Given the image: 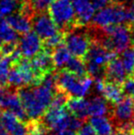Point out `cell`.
Returning a JSON list of instances; mask_svg holds the SVG:
<instances>
[{"label": "cell", "mask_w": 134, "mask_h": 135, "mask_svg": "<svg viewBox=\"0 0 134 135\" xmlns=\"http://www.w3.org/2000/svg\"><path fill=\"white\" fill-rule=\"evenodd\" d=\"M55 82L56 89L64 92L69 98H84L93 84V78L88 75L78 77L63 68L55 73Z\"/></svg>", "instance_id": "cell-1"}, {"label": "cell", "mask_w": 134, "mask_h": 135, "mask_svg": "<svg viewBox=\"0 0 134 135\" xmlns=\"http://www.w3.org/2000/svg\"><path fill=\"white\" fill-rule=\"evenodd\" d=\"M93 25L98 28L109 25L130 23L129 9L120 2H112L107 7L99 9L94 15Z\"/></svg>", "instance_id": "cell-2"}, {"label": "cell", "mask_w": 134, "mask_h": 135, "mask_svg": "<svg viewBox=\"0 0 134 135\" xmlns=\"http://www.w3.org/2000/svg\"><path fill=\"white\" fill-rule=\"evenodd\" d=\"M84 26H75L63 32V43L71 55L84 59L89 49L91 40L86 30H83Z\"/></svg>", "instance_id": "cell-3"}, {"label": "cell", "mask_w": 134, "mask_h": 135, "mask_svg": "<svg viewBox=\"0 0 134 135\" xmlns=\"http://www.w3.org/2000/svg\"><path fill=\"white\" fill-rule=\"evenodd\" d=\"M47 11L63 32L75 26V14L71 0H54Z\"/></svg>", "instance_id": "cell-4"}, {"label": "cell", "mask_w": 134, "mask_h": 135, "mask_svg": "<svg viewBox=\"0 0 134 135\" xmlns=\"http://www.w3.org/2000/svg\"><path fill=\"white\" fill-rule=\"evenodd\" d=\"M0 109L11 111L22 122L29 120L20 102L18 88L9 85L0 86Z\"/></svg>", "instance_id": "cell-5"}, {"label": "cell", "mask_w": 134, "mask_h": 135, "mask_svg": "<svg viewBox=\"0 0 134 135\" xmlns=\"http://www.w3.org/2000/svg\"><path fill=\"white\" fill-rule=\"evenodd\" d=\"M19 99L29 119H39L47 109L34 94L32 85L18 88Z\"/></svg>", "instance_id": "cell-6"}, {"label": "cell", "mask_w": 134, "mask_h": 135, "mask_svg": "<svg viewBox=\"0 0 134 135\" xmlns=\"http://www.w3.org/2000/svg\"><path fill=\"white\" fill-rule=\"evenodd\" d=\"M134 114V100L125 96L120 101L112 106L109 119L112 121L114 129L120 128L129 124Z\"/></svg>", "instance_id": "cell-7"}, {"label": "cell", "mask_w": 134, "mask_h": 135, "mask_svg": "<svg viewBox=\"0 0 134 135\" xmlns=\"http://www.w3.org/2000/svg\"><path fill=\"white\" fill-rule=\"evenodd\" d=\"M31 26H33L34 32L42 41L59 31V28L46 11L35 13L31 18Z\"/></svg>", "instance_id": "cell-8"}, {"label": "cell", "mask_w": 134, "mask_h": 135, "mask_svg": "<svg viewBox=\"0 0 134 135\" xmlns=\"http://www.w3.org/2000/svg\"><path fill=\"white\" fill-rule=\"evenodd\" d=\"M18 49L24 58L31 59L43 49L42 40L34 31H28L22 34L18 41Z\"/></svg>", "instance_id": "cell-9"}, {"label": "cell", "mask_w": 134, "mask_h": 135, "mask_svg": "<svg viewBox=\"0 0 134 135\" xmlns=\"http://www.w3.org/2000/svg\"><path fill=\"white\" fill-rule=\"evenodd\" d=\"M117 56H118V54H116L115 52L107 50L98 43L91 41L84 61L85 62H88V64H92L105 68L107 62Z\"/></svg>", "instance_id": "cell-10"}, {"label": "cell", "mask_w": 134, "mask_h": 135, "mask_svg": "<svg viewBox=\"0 0 134 135\" xmlns=\"http://www.w3.org/2000/svg\"><path fill=\"white\" fill-rule=\"evenodd\" d=\"M31 64L39 84L46 74L53 72L55 70L52 62L51 51L44 48L31 59Z\"/></svg>", "instance_id": "cell-11"}, {"label": "cell", "mask_w": 134, "mask_h": 135, "mask_svg": "<svg viewBox=\"0 0 134 135\" xmlns=\"http://www.w3.org/2000/svg\"><path fill=\"white\" fill-rule=\"evenodd\" d=\"M75 14V26H86L90 23L95 15L94 8L90 0H71Z\"/></svg>", "instance_id": "cell-12"}, {"label": "cell", "mask_w": 134, "mask_h": 135, "mask_svg": "<svg viewBox=\"0 0 134 135\" xmlns=\"http://www.w3.org/2000/svg\"><path fill=\"white\" fill-rule=\"evenodd\" d=\"M128 75L126 73L124 66L121 62L120 58L118 56L115 57L111 61H109L105 66V78L104 80L113 82L118 85H122Z\"/></svg>", "instance_id": "cell-13"}, {"label": "cell", "mask_w": 134, "mask_h": 135, "mask_svg": "<svg viewBox=\"0 0 134 135\" xmlns=\"http://www.w3.org/2000/svg\"><path fill=\"white\" fill-rule=\"evenodd\" d=\"M67 110L77 119L86 122L88 117V101L84 98H69L65 104Z\"/></svg>", "instance_id": "cell-14"}, {"label": "cell", "mask_w": 134, "mask_h": 135, "mask_svg": "<svg viewBox=\"0 0 134 135\" xmlns=\"http://www.w3.org/2000/svg\"><path fill=\"white\" fill-rule=\"evenodd\" d=\"M6 21L17 33L21 35L31 30V18L19 12L6 17Z\"/></svg>", "instance_id": "cell-15"}, {"label": "cell", "mask_w": 134, "mask_h": 135, "mask_svg": "<svg viewBox=\"0 0 134 135\" xmlns=\"http://www.w3.org/2000/svg\"><path fill=\"white\" fill-rule=\"evenodd\" d=\"M87 122L92 126L97 135H112L114 126L112 121L106 116H90Z\"/></svg>", "instance_id": "cell-16"}, {"label": "cell", "mask_w": 134, "mask_h": 135, "mask_svg": "<svg viewBox=\"0 0 134 135\" xmlns=\"http://www.w3.org/2000/svg\"><path fill=\"white\" fill-rule=\"evenodd\" d=\"M101 94L103 95L104 98L111 105H115L125 97L122 91L121 85L106 80H104V86Z\"/></svg>", "instance_id": "cell-17"}, {"label": "cell", "mask_w": 134, "mask_h": 135, "mask_svg": "<svg viewBox=\"0 0 134 135\" xmlns=\"http://www.w3.org/2000/svg\"><path fill=\"white\" fill-rule=\"evenodd\" d=\"M112 106L102 97H95L88 101V115L89 116H106L110 114Z\"/></svg>", "instance_id": "cell-18"}, {"label": "cell", "mask_w": 134, "mask_h": 135, "mask_svg": "<svg viewBox=\"0 0 134 135\" xmlns=\"http://www.w3.org/2000/svg\"><path fill=\"white\" fill-rule=\"evenodd\" d=\"M51 54H52V59L54 68L58 70L64 68L65 64H67L69 59L71 58V54H70V52L68 51L66 46L63 43H62V44L58 45L54 49H52L51 51Z\"/></svg>", "instance_id": "cell-19"}, {"label": "cell", "mask_w": 134, "mask_h": 135, "mask_svg": "<svg viewBox=\"0 0 134 135\" xmlns=\"http://www.w3.org/2000/svg\"><path fill=\"white\" fill-rule=\"evenodd\" d=\"M64 69H66L70 73L73 74L78 77H84L87 75L86 62H85L84 59L78 58V57H71L67 64H65Z\"/></svg>", "instance_id": "cell-20"}, {"label": "cell", "mask_w": 134, "mask_h": 135, "mask_svg": "<svg viewBox=\"0 0 134 135\" xmlns=\"http://www.w3.org/2000/svg\"><path fill=\"white\" fill-rule=\"evenodd\" d=\"M18 33L8 25L6 20L0 18V43L3 41H18Z\"/></svg>", "instance_id": "cell-21"}, {"label": "cell", "mask_w": 134, "mask_h": 135, "mask_svg": "<svg viewBox=\"0 0 134 135\" xmlns=\"http://www.w3.org/2000/svg\"><path fill=\"white\" fill-rule=\"evenodd\" d=\"M22 0H0V18H6L18 11Z\"/></svg>", "instance_id": "cell-22"}, {"label": "cell", "mask_w": 134, "mask_h": 135, "mask_svg": "<svg viewBox=\"0 0 134 135\" xmlns=\"http://www.w3.org/2000/svg\"><path fill=\"white\" fill-rule=\"evenodd\" d=\"M121 62L128 76H134V52L131 47L121 52Z\"/></svg>", "instance_id": "cell-23"}, {"label": "cell", "mask_w": 134, "mask_h": 135, "mask_svg": "<svg viewBox=\"0 0 134 135\" xmlns=\"http://www.w3.org/2000/svg\"><path fill=\"white\" fill-rule=\"evenodd\" d=\"M11 67L9 56H0V86L7 85V76Z\"/></svg>", "instance_id": "cell-24"}, {"label": "cell", "mask_w": 134, "mask_h": 135, "mask_svg": "<svg viewBox=\"0 0 134 135\" xmlns=\"http://www.w3.org/2000/svg\"><path fill=\"white\" fill-rule=\"evenodd\" d=\"M42 43H43V48L47 49L49 51H52V49L57 47L58 45L63 43V32L58 31L54 35L43 40Z\"/></svg>", "instance_id": "cell-25"}, {"label": "cell", "mask_w": 134, "mask_h": 135, "mask_svg": "<svg viewBox=\"0 0 134 135\" xmlns=\"http://www.w3.org/2000/svg\"><path fill=\"white\" fill-rule=\"evenodd\" d=\"M54 0H29L35 13L47 11Z\"/></svg>", "instance_id": "cell-26"}, {"label": "cell", "mask_w": 134, "mask_h": 135, "mask_svg": "<svg viewBox=\"0 0 134 135\" xmlns=\"http://www.w3.org/2000/svg\"><path fill=\"white\" fill-rule=\"evenodd\" d=\"M124 95L134 100V76H128L121 85Z\"/></svg>", "instance_id": "cell-27"}, {"label": "cell", "mask_w": 134, "mask_h": 135, "mask_svg": "<svg viewBox=\"0 0 134 135\" xmlns=\"http://www.w3.org/2000/svg\"><path fill=\"white\" fill-rule=\"evenodd\" d=\"M76 134L77 135H97V132H95V130L92 128V126L88 122L83 123L82 126L77 130Z\"/></svg>", "instance_id": "cell-28"}, {"label": "cell", "mask_w": 134, "mask_h": 135, "mask_svg": "<svg viewBox=\"0 0 134 135\" xmlns=\"http://www.w3.org/2000/svg\"><path fill=\"white\" fill-rule=\"evenodd\" d=\"M128 9H129V14H130V24L134 28V0L131 1V7Z\"/></svg>", "instance_id": "cell-29"}, {"label": "cell", "mask_w": 134, "mask_h": 135, "mask_svg": "<svg viewBox=\"0 0 134 135\" xmlns=\"http://www.w3.org/2000/svg\"><path fill=\"white\" fill-rule=\"evenodd\" d=\"M51 135H77V134H76V132H75V131H72V130H70V129H65V130L52 133Z\"/></svg>", "instance_id": "cell-30"}, {"label": "cell", "mask_w": 134, "mask_h": 135, "mask_svg": "<svg viewBox=\"0 0 134 135\" xmlns=\"http://www.w3.org/2000/svg\"><path fill=\"white\" fill-rule=\"evenodd\" d=\"M0 135H10L9 132L6 130V128L4 127V125L2 124L1 120H0Z\"/></svg>", "instance_id": "cell-31"}, {"label": "cell", "mask_w": 134, "mask_h": 135, "mask_svg": "<svg viewBox=\"0 0 134 135\" xmlns=\"http://www.w3.org/2000/svg\"><path fill=\"white\" fill-rule=\"evenodd\" d=\"M131 130H132V132H134V114H133V117H132V119H131Z\"/></svg>", "instance_id": "cell-32"}, {"label": "cell", "mask_w": 134, "mask_h": 135, "mask_svg": "<svg viewBox=\"0 0 134 135\" xmlns=\"http://www.w3.org/2000/svg\"><path fill=\"white\" fill-rule=\"evenodd\" d=\"M132 44H133V48H132V49H133V52H134V41H133V43H132Z\"/></svg>", "instance_id": "cell-33"}]
</instances>
